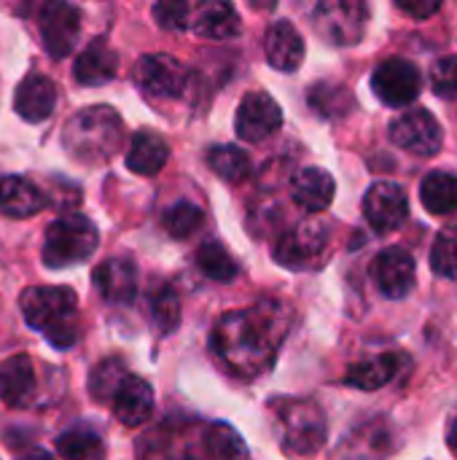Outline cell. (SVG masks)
Listing matches in <instances>:
<instances>
[{
	"label": "cell",
	"mask_w": 457,
	"mask_h": 460,
	"mask_svg": "<svg viewBox=\"0 0 457 460\" xmlns=\"http://www.w3.org/2000/svg\"><path fill=\"white\" fill-rule=\"evenodd\" d=\"M30 329L40 332L48 345L67 350L78 342V296L65 286H32L19 296Z\"/></svg>",
	"instance_id": "7a4b0ae2"
},
{
	"label": "cell",
	"mask_w": 457,
	"mask_h": 460,
	"mask_svg": "<svg viewBox=\"0 0 457 460\" xmlns=\"http://www.w3.org/2000/svg\"><path fill=\"white\" fill-rule=\"evenodd\" d=\"M307 102L310 108L323 116V119H339L345 113H350L353 108V94L347 86L342 84H329V81H321L310 89L307 94Z\"/></svg>",
	"instance_id": "f546056e"
},
{
	"label": "cell",
	"mask_w": 457,
	"mask_h": 460,
	"mask_svg": "<svg viewBox=\"0 0 457 460\" xmlns=\"http://www.w3.org/2000/svg\"><path fill=\"white\" fill-rule=\"evenodd\" d=\"M264 54L275 70L294 73L304 59V40L288 19H277L269 24L264 35Z\"/></svg>",
	"instance_id": "e0dca14e"
},
{
	"label": "cell",
	"mask_w": 457,
	"mask_h": 460,
	"mask_svg": "<svg viewBox=\"0 0 457 460\" xmlns=\"http://www.w3.org/2000/svg\"><path fill=\"white\" fill-rule=\"evenodd\" d=\"M100 245V232L86 216H62L48 224L43 234V264L51 270H67L83 264Z\"/></svg>",
	"instance_id": "277c9868"
},
{
	"label": "cell",
	"mask_w": 457,
	"mask_h": 460,
	"mask_svg": "<svg viewBox=\"0 0 457 460\" xmlns=\"http://www.w3.org/2000/svg\"><path fill=\"white\" fill-rule=\"evenodd\" d=\"M170 159V146L162 135L151 129H140L132 135L129 151H127V167L137 175H156Z\"/></svg>",
	"instance_id": "d4e9b609"
},
{
	"label": "cell",
	"mask_w": 457,
	"mask_h": 460,
	"mask_svg": "<svg viewBox=\"0 0 457 460\" xmlns=\"http://www.w3.org/2000/svg\"><path fill=\"white\" fill-rule=\"evenodd\" d=\"M372 89L380 97V102L391 108H407L420 97L423 75L415 62L404 57H391L377 65L372 73Z\"/></svg>",
	"instance_id": "ba28073f"
},
{
	"label": "cell",
	"mask_w": 457,
	"mask_h": 460,
	"mask_svg": "<svg viewBox=\"0 0 457 460\" xmlns=\"http://www.w3.org/2000/svg\"><path fill=\"white\" fill-rule=\"evenodd\" d=\"M207 164H210V170L218 178H224L229 183L245 181L250 175V167H253L250 164V156L242 148H237V146H215V148H210Z\"/></svg>",
	"instance_id": "d6a6232c"
},
{
	"label": "cell",
	"mask_w": 457,
	"mask_h": 460,
	"mask_svg": "<svg viewBox=\"0 0 457 460\" xmlns=\"http://www.w3.org/2000/svg\"><path fill=\"white\" fill-rule=\"evenodd\" d=\"M46 208L43 191L22 175H5L0 181V213L8 218H30Z\"/></svg>",
	"instance_id": "cb8c5ba5"
},
{
	"label": "cell",
	"mask_w": 457,
	"mask_h": 460,
	"mask_svg": "<svg viewBox=\"0 0 457 460\" xmlns=\"http://www.w3.org/2000/svg\"><path fill=\"white\" fill-rule=\"evenodd\" d=\"M447 445H450V450L457 456V415L455 420L450 423V434H447Z\"/></svg>",
	"instance_id": "60d3db41"
},
{
	"label": "cell",
	"mask_w": 457,
	"mask_h": 460,
	"mask_svg": "<svg viewBox=\"0 0 457 460\" xmlns=\"http://www.w3.org/2000/svg\"><path fill=\"white\" fill-rule=\"evenodd\" d=\"M148 313H151V321L156 323V329L162 334H170L178 329L180 323V296L172 286H156L151 288L148 294Z\"/></svg>",
	"instance_id": "836d02e7"
},
{
	"label": "cell",
	"mask_w": 457,
	"mask_h": 460,
	"mask_svg": "<svg viewBox=\"0 0 457 460\" xmlns=\"http://www.w3.org/2000/svg\"><path fill=\"white\" fill-rule=\"evenodd\" d=\"M369 24V5L361 0H326L312 11L315 32L331 46H356Z\"/></svg>",
	"instance_id": "8992f818"
},
{
	"label": "cell",
	"mask_w": 457,
	"mask_h": 460,
	"mask_svg": "<svg viewBox=\"0 0 457 460\" xmlns=\"http://www.w3.org/2000/svg\"><path fill=\"white\" fill-rule=\"evenodd\" d=\"M135 81L145 94L159 100H172L186 92L191 81V70L186 62H180L172 54H145L137 59Z\"/></svg>",
	"instance_id": "52a82bcc"
},
{
	"label": "cell",
	"mask_w": 457,
	"mask_h": 460,
	"mask_svg": "<svg viewBox=\"0 0 457 460\" xmlns=\"http://www.w3.org/2000/svg\"><path fill=\"white\" fill-rule=\"evenodd\" d=\"M391 423L385 418H374L364 426H358L342 445L345 460H382L393 447Z\"/></svg>",
	"instance_id": "ffe728a7"
},
{
	"label": "cell",
	"mask_w": 457,
	"mask_h": 460,
	"mask_svg": "<svg viewBox=\"0 0 457 460\" xmlns=\"http://www.w3.org/2000/svg\"><path fill=\"white\" fill-rule=\"evenodd\" d=\"M92 283H94V291L102 296V302L119 305V307L132 305L137 294V264L127 256L108 259L94 267Z\"/></svg>",
	"instance_id": "9a60e30c"
},
{
	"label": "cell",
	"mask_w": 457,
	"mask_h": 460,
	"mask_svg": "<svg viewBox=\"0 0 457 460\" xmlns=\"http://www.w3.org/2000/svg\"><path fill=\"white\" fill-rule=\"evenodd\" d=\"M431 270L439 278L457 280V226H444L431 248Z\"/></svg>",
	"instance_id": "d590c367"
},
{
	"label": "cell",
	"mask_w": 457,
	"mask_h": 460,
	"mask_svg": "<svg viewBox=\"0 0 457 460\" xmlns=\"http://www.w3.org/2000/svg\"><path fill=\"white\" fill-rule=\"evenodd\" d=\"M129 372L124 369V361L121 358H105L100 361L92 375H89V394L97 399V402H110L119 391V385L124 383Z\"/></svg>",
	"instance_id": "e575fe53"
},
{
	"label": "cell",
	"mask_w": 457,
	"mask_h": 460,
	"mask_svg": "<svg viewBox=\"0 0 457 460\" xmlns=\"http://www.w3.org/2000/svg\"><path fill=\"white\" fill-rule=\"evenodd\" d=\"M54 105H57V86L51 78H46L40 73H30L16 86L13 108L24 121H30V124L46 121L54 113Z\"/></svg>",
	"instance_id": "ac0fdd59"
},
{
	"label": "cell",
	"mask_w": 457,
	"mask_h": 460,
	"mask_svg": "<svg viewBox=\"0 0 457 460\" xmlns=\"http://www.w3.org/2000/svg\"><path fill=\"white\" fill-rule=\"evenodd\" d=\"M197 267H199L202 275H207L215 283H232L240 275V267L234 264L232 253L221 243H215V240H207V243L199 245Z\"/></svg>",
	"instance_id": "4dcf8cb0"
},
{
	"label": "cell",
	"mask_w": 457,
	"mask_h": 460,
	"mask_svg": "<svg viewBox=\"0 0 457 460\" xmlns=\"http://www.w3.org/2000/svg\"><path fill=\"white\" fill-rule=\"evenodd\" d=\"M113 402V415L121 426L137 429L154 415V388L135 375H127L124 383L119 385Z\"/></svg>",
	"instance_id": "2e32d148"
},
{
	"label": "cell",
	"mask_w": 457,
	"mask_h": 460,
	"mask_svg": "<svg viewBox=\"0 0 457 460\" xmlns=\"http://www.w3.org/2000/svg\"><path fill=\"white\" fill-rule=\"evenodd\" d=\"M189 30L199 32L202 38L226 40L240 32V16L232 3H218V0L199 3V5H191Z\"/></svg>",
	"instance_id": "603a6c76"
},
{
	"label": "cell",
	"mask_w": 457,
	"mask_h": 460,
	"mask_svg": "<svg viewBox=\"0 0 457 460\" xmlns=\"http://www.w3.org/2000/svg\"><path fill=\"white\" fill-rule=\"evenodd\" d=\"M283 420V450L288 456H315L329 437L326 418L312 402H283L277 410Z\"/></svg>",
	"instance_id": "5b68a950"
},
{
	"label": "cell",
	"mask_w": 457,
	"mask_h": 460,
	"mask_svg": "<svg viewBox=\"0 0 457 460\" xmlns=\"http://www.w3.org/2000/svg\"><path fill=\"white\" fill-rule=\"evenodd\" d=\"M399 8L415 19H428L442 8V3L439 0H417V3L415 0H399Z\"/></svg>",
	"instance_id": "f35d334b"
},
{
	"label": "cell",
	"mask_w": 457,
	"mask_h": 460,
	"mask_svg": "<svg viewBox=\"0 0 457 460\" xmlns=\"http://www.w3.org/2000/svg\"><path fill=\"white\" fill-rule=\"evenodd\" d=\"M291 329V310L280 302H259L245 310L224 313L213 332V353L240 377L267 372Z\"/></svg>",
	"instance_id": "6da1fadb"
},
{
	"label": "cell",
	"mask_w": 457,
	"mask_h": 460,
	"mask_svg": "<svg viewBox=\"0 0 457 460\" xmlns=\"http://www.w3.org/2000/svg\"><path fill=\"white\" fill-rule=\"evenodd\" d=\"M283 127V111L267 92H248L240 100L234 129L248 143H261L264 137L275 135Z\"/></svg>",
	"instance_id": "4fadbf2b"
},
{
	"label": "cell",
	"mask_w": 457,
	"mask_h": 460,
	"mask_svg": "<svg viewBox=\"0 0 457 460\" xmlns=\"http://www.w3.org/2000/svg\"><path fill=\"white\" fill-rule=\"evenodd\" d=\"M54 447L62 460H100L102 456V439L89 426H73L62 431Z\"/></svg>",
	"instance_id": "83f0119b"
},
{
	"label": "cell",
	"mask_w": 457,
	"mask_h": 460,
	"mask_svg": "<svg viewBox=\"0 0 457 460\" xmlns=\"http://www.w3.org/2000/svg\"><path fill=\"white\" fill-rule=\"evenodd\" d=\"M291 194H294V202L304 208L307 213H321L334 202L337 183L331 172H326L323 167H304L294 175Z\"/></svg>",
	"instance_id": "7402d4cb"
},
{
	"label": "cell",
	"mask_w": 457,
	"mask_h": 460,
	"mask_svg": "<svg viewBox=\"0 0 457 460\" xmlns=\"http://www.w3.org/2000/svg\"><path fill=\"white\" fill-rule=\"evenodd\" d=\"M205 456L210 460H248V445L245 439L229 426V423H215L205 431L202 437Z\"/></svg>",
	"instance_id": "f1b7e54d"
},
{
	"label": "cell",
	"mask_w": 457,
	"mask_h": 460,
	"mask_svg": "<svg viewBox=\"0 0 457 460\" xmlns=\"http://www.w3.org/2000/svg\"><path fill=\"white\" fill-rule=\"evenodd\" d=\"M391 140L415 154V156H436L442 143H444V132L436 121V116L426 108H409L401 116L393 119L391 124Z\"/></svg>",
	"instance_id": "30bf717a"
},
{
	"label": "cell",
	"mask_w": 457,
	"mask_h": 460,
	"mask_svg": "<svg viewBox=\"0 0 457 460\" xmlns=\"http://www.w3.org/2000/svg\"><path fill=\"white\" fill-rule=\"evenodd\" d=\"M364 216H366V221L372 224L374 232H380V234L396 232L409 216L407 191L393 181L372 183L369 191L364 194Z\"/></svg>",
	"instance_id": "7c38bea8"
},
{
	"label": "cell",
	"mask_w": 457,
	"mask_h": 460,
	"mask_svg": "<svg viewBox=\"0 0 457 460\" xmlns=\"http://www.w3.org/2000/svg\"><path fill=\"white\" fill-rule=\"evenodd\" d=\"M35 385H38V377H35V364L30 356L19 353V356H11L0 364V399H3V404H8L13 410L30 404L35 396Z\"/></svg>",
	"instance_id": "d6986e66"
},
{
	"label": "cell",
	"mask_w": 457,
	"mask_h": 460,
	"mask_svg": "<svg viewBox=\"0 0 457 460\" xmlns=\"http://www.w3.org/2000/svg\"><path fill=\"white\" fill-rule=\"evenodd\" d=\"M431 86L442 100L457 97V54L442 57L431 70Z\"/></svg>",
	"instance_id": "74e56055"
},
{
	"label": "cell",
	"mask_w": 457,
	"mask_h": 460,
	"mask_svg": "<svg viewBox=\"0 0 457 460\" xmlns=\"http://www.w3.org/2000/svg\"><path fill=\"white\" fill-rule=\"evenodd\" d=\"M401 361L404 356L399 353H385V356H374L369 361H361V364H353L345 375V383L350 388H358V391H377V388H385L391 380H396L399 369H401Z\"/></svg>",
	"instance_id": "484cf974"
},
{
	"label": "cell",
	"mask_w": 457,
	"mask_h": 460,
	"mask_svg": "<svg viewBox=\"0 0 457 460\" xmlns=\"http://www.w3.org/2000/svg\"><path fill=\"white\" fill-rule=\"evenodd\" d=\"M154 19L162 30H189L191 5L183 0H164L154 5Z\"/></svg>",
	"instance_id": "8d00e7d4"
},
{
	"label": "cell",
	"mask_w": 457,
	"mask_h": 460,
	"mask_svg": "<svg viewBox=\"0 0 457 460\" xmlns=\"http://www.w3.org/2000/svg\"><path fill=\"white\" fill-rule=\"evenodd\" d=\"M119 73V54L105 43V38H94L75 59L73 75L81 86H102Z\"/></svg>",
	"instance_id": "44dd1931"
},
{
	"label": "cell",
	"mask_w": 457,
	"mask_h": 460,
	"mask_svg": "<svg viewBox=\"0 0 457 460\" xmlns=\"http://www.w3.org/2000/svg\"><path fill=\"white\" fill-rule=\"evenodd\" d=\"M16 460H54V458H51V453H46V450H30V453L19 456Z\"/></svg>",
	"instance_id": "ab89813d"
},
{
	"label": "cell",
	"mask_w": 457,
	"mask_h": 460,
	"mask_svg": "<svg viewBox=\"0 0 457 460\" xmlns=\"http://www.w3.org/2000/svg\"><path fill=\"white\" fill-rule=\"evenodd\" d=\"M124 140V121L110 105H92L65 121V151L81 164H102L116 156Z\"/></svg>",
	"instance_id": "3957f363"
},
{
	"label": "cell",
	"mask_w": 457,
	"mask_h": 460,
	"mask_svg": "<svg viewBox=\"0 0 457 460\" xmlns=\"http://www.w3.org/2000/svg\"><path fill=\"white\" fill-rule=\"evenodd\" d=\"M38 30L46 51L54 59H62L73 51L81 35V11L73 3H62V0L46 3L38 16Z\"/></svg>",
	"instance_id": "8fae6325"
},
{
	"label": "cell",
	"mask_w": 457,
	"mask_h": 460,
	"mask_svg": "<svg viewBox=\"0 0 457 460\" xmlns=\"http://www.w3.org/2000/svg\"><path fill=\"white\" fill-rule=\"evenodd\" d=\"M202 226H205V213H202V208H197L189 199H180V202L170 205L164 210V216H162V229L172 240H189Z\"/></svg>",
	"instance_id": "1f68e13d"
},
{
	"label": "cell",
	"mask_w": 457,
	"mask_h": 460,
	"mask_svg": "<svg viewBox=\"0 0 457 460\" xmlns=\"http://www.w3.org/2000/svg\"><path fill=\"white\" fill-rule=\"evenodd\" d=\"M417 267L409 251L404 248H385L372 261V280L388 299H404L415 288Z\"/></svg>",
	"instance_id": "5bb4252c"
},
{
	"label": "cell",
	"mask_w": 457,
	"mask_h": 460,
	"mask_svg": "<svg viewBox=\"0 0 457 460\" xmlns=\"http://www.w3.org/2000/svg\"><path fill=\"white\" fill-rule=\"evenodd\" d=\"M329 248V226L323 221H302L275 245V261L288 270L315 267Z\"/></svg>",
	"instance_id": "9c48e42d"
},
{
	"label": "cell",
	"mask_w": 457,
	"mask_h": 460,
	"mask_svg": "<svg viewBox=\"0 0 457 460\" xmlns=\"http://www.w3.org/2000/svg\"><path fill=\"white\" fill-rule=\"evenodd\" d=\"M420 199L431 216H453L457 210V178L444 170L428 172L420 183Z\"/></svg>",
	"instance_id": "4316f807"
}]
</instances>
